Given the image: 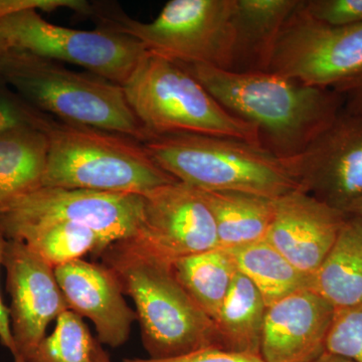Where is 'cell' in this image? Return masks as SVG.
<instances>
[{
	"instance_id": "6da1fadb",
	"label": "cell",
	"mask_w": 362,
	"mask_h": 362,
	"mask_svg": "<svg viewBox=\"0 0 362 362\" xmlns=\"http://www.w3.org/2000/svg\"><path fill=\"white\" fill-rule=\"evenodd\" d=\"M180 64L226 110L256 126L263 146L286 160L300 156L342 110V98L332 89L270 71L240 73Z\"/></svg>"
},
{
	"instance_id": "7a4b0ae2",
	"label": "cell",
	"mask_w": 362,
	"mask_h": 362,
	"mask_svg": "<svg viewBox=\"0 0 362 362\" xmlns=\"http://www.w3.org/2000/svg\"><path fill=\"white\" fill-rule=\"evenodd\" d=\"M145 148L180 182L204 192H240L276 199L299 189L291 161L263 145L220 136H151Z\"/></svg>"
},
{
	"instance_id": "3957f363",
	"label": "cell",
	"mask_w": 362,
	"mask_h": 362,
	"mask_svg": "<svg viewBox=\"0 0 362 362\" xmlns=\"http://www.w3.org/2000/svg\"><path fill=\"white\" fill-rule=\"evenodd\" d=\"M0 82L47 115L63 122L128 136L144 143L148 133L128 104L121 85L58 62L8 49L0 56Z\"/></svg>"
},
{
	"instance_id": "277c9868",
	"label": "cell",
	"mask_w": 362,
	"mask_h": 362,
	"mask_svg": "<svg viewBox=\"0 0 362 362\" xmlns=\"http://www.w3.org/2000/svg\"><path fill=\"white\" fill-rule=\"evenodd\" d=\"M42 187L142 195L177 181L128 136L49 117Z\"/></svg>"
},
{
	"instance_id": "5b68a950",
	"label": "cell",
	"mask_w": 362,
	"mask_h": 362,
	"mask_svg": "<svg viewBox=\"0 0 362 362\" xmlns=\"http://www.w3.org/2000/svg\"><path fill=\"white\" fill-rule=\"evenodd\" d=\"M101 257L116 274L124 294L134 302L149 358H171L218 347L214 321L180 284L171 264L114 245Z\"/></svg>"
},
{
	"instance_id": "8992f818",
	"label": "cell",
	"mask_w": 362,
	"mask_h": 362,
	"mask_svg": "<svg viewBox=\"0 0 362 362\" xmlns=\"http://www.w3.org/2000/svg\"><path fill=\"white\" fill-rule=\"evenodd\" d=\"M122 87L133 113L150 137L211 135L263 145L256 126L226 110L173 59L145 52Z\"/></svg>"
},
{
	"instance_id": "52a82bcc",
	"label": "cell",
	"mask_w": 362,
	"mask_h": 362,
	"mask_svg": "<svg viewBox=\"0 0 362 362\" xmlns=\"http://www.w3.org/2000/svg\"><path fill=\"white\" fill-rule=\"evenodd\" d=\"M237 0H171L150 23L98 8L103 28L137 40L152 54L177 63L230 71L235 49Z\"/></svg>"
},
{
	"instance_id": "ba28073f",
	"label": "cell",
	"mask_w": 362,
	"mask_h": 362,
	"mask_svg": "<svg viewBox=\"0 0 362 362\" xmlns=\"http://www.w3.org/2000/svg\"><path fill=\"white\" fill-rule=\"evenodd\" d=\"M40 13L26 9L0 20V35L9 49L82 66L121 86L147 52L137 40L122 33L103 28L81 30L54 25Z\"/></svg>"
},
{
	"instance_id": "9c48e42d",
	"label": "cell",
	"mask_w": 362,
	"mask_h": 362,
	"mask_svg": "<svg viewBox=\"0 0 362 362\" xmlns=\"http://www.w3.org/2000/svg\"><path fill=\"white\" fill-rule=\"evenodd\" d=\"M268 71L333 89L362 74V23L333 26L312 18L304 0L279 35Z\"/></svg>"
},
{
	"instance_id": "30bf717a",
	"label": "cell",
	"mask_w": 362,
	"mask_h": 362,
	"mask_svg": "<svg viewBox=\"0 0 362 362\" xmlns=\"http://www.w3.org/2000/svg\"><path fill=\"white\" fill-rule=\"evenodd\" d=\"M142 197L141 226L134 235L114 246L169 264L218 247L213 214L201 190L175 181Z\"/></svg>"
},
{
	"instance_id": "8fae6325",
	"label": "cell",
	"mask_w": 362,
	"mask_h": 362,
	"mask_svg": "<svg viewBox=\"0 0 362 362\" xmlns=\"http://www.w3.org/2000/svg\"><path fill=\"white\" fill-rule=\"evenodd\" d=\"M144 218L142 195L42 187L0 214L6 233L18 226L65 221L97 233L109 245L134 235Z\"/></svg>"
},
{
	"instance_id": "7c38bea8",
	"label": "cell",
	"mask_w": 362,
	"mask_h": 362,
	"mask_svg": "<svg viewBox=\"0 0 362 362\" xmlns=\"http://www.w3.org/2000/svg\"><path fill=\"white\" fill-rule=\"evenodd\" d=\"M290 161L300 190L347 216L362 197V115L341 110Z\"/></svg>"
},
{
	"instance_id": "4fadbf2b",
	"label": "cell",
	"mask_w": 362,
	"mask_h": 362,
	"mask_svg": "<svg viewBox=\"0 0 362 362\" xmlns=\"http://www.w3.org/2000/svg\"><path fill=\"white\" fill-rule=\"evenodd\" d=\"M2 266L6 268V289L11 296V333L20 362H28L47 337L49 324L70 308L54 269L25 243L7 240Z\"/></svg>"
},
{
	"instance_id": "5bb4252c",
	"label": "cell",
	"mask_w": 362,
	"mask_h": 362,
	"mask_svg": "<svg viewBox=\"0 0 362 362\" xmlns=\"http://www.w3.org/2000/svg\"><path fill=\"white\" fill-rule=\"evenodd\" d=\"M346 214L300 189L276 199L266 240L295 268L311 276L332 249Z\"/></svg>"
},
{
	"instance_id": "9a60e30c",
	"label": "cell",
	"mask_w": 362,
	"mask_h": 362,
	"mask_svg": "<svg viewBox=\"0 0 362 362\" xmlns=\"http://www.w3.org/2000/svg\"><path fill=\"white\" fill-rule=\"evenodd\" d=\"M54 274L69 308L94 324L100 344L118 349L128 341L137 315L113 270L81 259L58 267Z\"/></svg>"
},
{
	"instance_id": "2e32d148",
	"label": "cell",
	"mask_w": 362,
	"mask_h": 362,
	"mask_svg": "<svg viewBox=\"0 0 362 362\" xmlns=\"http://www.w3.org/2000/svg\"><path fill=\"white\" fill-rule=\"evenodd\" d=\"M335 309L309 288L267 307L261 354L265 362H308L325 351Z\"/></svg>"
},
{
	"instance_id": "e0dca14e",
	"label": "cell",
	"mask_w": 362,
	"mask_h": 362,
	"mask_svg": "<svg viewBox=\"0 0 362 362\" xmlns=\"http://www.w3.org/2000/svg\"><path fill=\"white\" fill-rule=\"evenodd\" d=\"M301 0H237L235 49L232 70L268 71L285 23Z\"/></svg>"
},
{
	"instance_id": "ac0fdd59",
	"label": "cell",
	"mask_w": 362,
	"mask_h": 362,
	"mask_svg": "<svg viewBox=\"0 0 362 362\" xmlns=\"http://www.w3.org/2000/svg\"><path fill=\"white\" fill-rule=\"evenodd\" d=\"M312 291L335 310L362 302V220L347 216L332 249L311 276Z\"/></svg>"
},
{
	"instance_id": "d6986e66",
	"label": "cell",
	"mask_w": 362,
	"mask_h": 362,
	"mask_svg": "<svg viewBox=\"0 0 362 362\" xmlns=\"http://www.w3.org/2000/svg\"><path fill=\"white\" fill-rule=\"evenodd\" d=\"M201 192L213 214L220 249L266 240L275 216L276 199L240 192Z\"/></svg>"
},
{
	"instance_id": "ffe728a7",
	"label": "cell",
	"mask_w": 362,
	"mask_h": 362,
	"mask_svg": "<svg viewBox=\"0 0 362 362\" xmlns=\"http://www.w3.org/2000/svg\"><path fill=\"white\" fill-rule=\"evenodd\" d=\"M47 152L45 130L28 128L0 136V214L42 187Z\"/></svg>"
},
{
	"instance_id": "44dd1931",
	"label": "cell",
	"mask_w": 362,
	"mask_h": 362,
	"mask_svg": "<svg viewBox=\"0 0 362 362\" xmlns=\"http://www.w3.org/2000/svg\"><path fill=\"white\" fill-rule=\"evenodd\" d=\"M267 305L256 286L239 271L214 319L218 349L261 356Z\"/></svg>"
},
{
	"instance_id": "7402d4cb",
	"label": "cell",
	"mask_w": 362,
	"mask_h": 362,
	"mask_svg": "<svg viewBox=\"0 0 362 362\" xmlns=\"http://www.w3.org/2000/svg\"><path fill=\"white\" fill-rule=\"evenodd\" d=\"M4 235L7 240L25 243L54 269L83 259L86 255L101 257L110 247L94 230L65 221L18 226Z\"/></svg>"
},
{
	"instance_id": "603a6c76",
	"label": "cell",
	"mask_w": 362,
	"mask_h": 362,
	"mask_svg": "<svg viewBox=\"0 0 362 362\" xmlns=\"http://www.w3.org/2000/svg\"><path fill=\"white\" fill-rule=\"evenodd\" d=\"M226 251L237 270L256 286L267 307L292 293L310 288V276L295 268L267 240Z\"/></svg>"
},
{
	"instance_id": "cb8c5ba5",
	"label": "cell",
	"mask_w": 362,
	"mask_h": 362,
	"mask_svg": "<svg viewBox=\"0 0 362 362\" xmlns=\"http://www.w3.org/2000/svg\"><path fill=\"white\" fill-rule=\"evenodd\" d=\"M176 278L211 320L218 316L238 270L226 250H211L171 263Z\"/></svg>"
},
{
	"instance_id": "d4e9b609",
	"label": "cell",
	"mask_w": 362,
	"mask_h": 362,
	"mask_svg": "<svg viewBox=\"0 0 362 362\" xmlns=\"http://www.w3.org/2000/svg\"><path fill=\"white\" fill-rule=\"evenodd\" d=\"M97 338L75 312H64L28 362H94Z\"/></svg>"
},
{
	"instance_id": "484cf974",
	"label": "cell",
	"mask_w": 362,
	"mask_h": 362,
	"mask_svg": "<svg viewBox=\"0 0 362 362\" xmlns=\"http://www.w3.org/2000/svg\"><path fill=\"white\" fill-rule=\"evenodd\" d=\"M325 350L362 362V302L335 310Z\"/></svg>"
},
{
	"instance_id": "4316f807",
	"label": "cell",
	"mask_w": 362,
	"mask_h": 362,
	"mask_svg": "<svg viewBox=\"0 0 362 362\" xmlns=\"http://www.w3.org/2000/svg\"><path fill=\"white\" fill-rule=\"evenodd\" d=\"M1 83V82H0ZM0 84V136L21 129L45 130L49 117Z\"/></svg>"
},
{
	"instance_id": "83f0119b",
	"label": "cell",
	"mask_w": 362,
	"mask_h": 362,
	"mask_svg": "<svg viewBox=\"0 0 362 362\" xmlns=\"http://www.w3.org/2000/svg\"><path fill=\"white\" fill-rule=\"evenodd\" d=\"M307 13L325 25L346 26L362 23V0H304Z\"/></svg>"
},
{
	"instance_id": "f1b7e54d",
	"label": "cell",
	"mask_w": 362,
	"mask_h": 362,
	"mask_svg": "<svg viewBox=\"0 0 362 362\" xmlns=\"http://www.w3.org/2000/svg\"><path fill=\"white\" fill-rule=\"evenodd\" d=\"M59 8L73 9L78 13L94 16L96 7L83 0H0V20L26 9L52 11Z\"/></svg>"
},
{
	"instance_id": "f546056e",
	"label": "cell",
	"mask_w": 362,
	"mask_h": 362,
	"mask_svg": "<svg viewBox=\"0 0 362 362\" xmlns=\"http://www.w3.org/2000/svg\"><path fill=\"white\" fill-rule=\"evenodd\" d=\"M122 362H265L261 356L237 354L218 347H206L171 358H126Z\"/></svg>"
},
{
	"instance_id": "4dcf8cb0",
	"label": "cell",
	"mask_w": 362,
	"mask_h": 362,
	"mask_svg": "<svg viewBox=\"0 0 362 362\" xmlns=\"http://www.w3.org/2000/svg\"><path fill=\"white\" fill-rule=\"evenodd\" d=\"M342 98V110L362 115V74L333 88Z\"/></svg>"
},
{
	"instance_id": "1f68e13d",
	"label": "cell",
	"mask_w": 362,
	"mask_h": 362,
	"mask_svg": "<svg viewBox=\"0 0 362 362\" xmlns=\"http://www.w3.org/2000/svg\"><path fill=\"white\" fill-rule=\"evenodd\" d=\"M7 238L0 228V265L4 262V250H6ZM0 343L9 350L13 357V362H20L18 350L11 333V320H9L8 308L4 304L0 296Z\"/></svg>"
},
{
	"instance_id": "d6a6232c",
	"label": "cell",
	"mask_w": 362,
	"mask_h": 362,
	"mask_svg": "<svg viewBox=\"0 0 362 362\" xmlns=\"http://www.w3.org/2000/svg\"><path fill=\"white\" fill-rule=\"evenodd\" d=\"M308 362H356L354 359H350L349 357L339 356V354H332L329 351H324L320 356H317L316 358L312 359Z\"/></svg>"
},
{
	"instance_id": "836d02e7",
	"label": "cell",
	"mask_w": 362,
	"mask_h": 362,
	"mask_svg": "<svg viewBox=\"0 0 362 362\" xmlns=\"http://www.w3.org/2000/svg\"><path fill=\"white\" fill-rule=\"evenodd\" d=\"M94 362H113L109 354L105 351L103 345L98 342L96 351H95Z\"/></svg>"
},
{
	"instance_id": "e575fe53",
	"label": "cell",
	"mask_w": 362,
	"mask_h": 362,
	"mask_svg": "<svg viewBox=\"0 0 362 362\" xmlns=\"http://www.w3.org/2000/svg\"><path fill=\"white\" fill-rule=\"evenodd\" d=\"M347 216H356L362 220V197L358 199L349 209Z\"/></svg>"
},
{
	"instance_id": "d590c367",
	"label": "cell",
	"mask_w": 362,
	"mask_h": 362,
	"mask_svg": "<svg viewBox=\"0 0 362 362\" xmlns=\"http://www.w3.org/2000/svg\"><path fill=\"white\" fill-rule=\"evenodd\" d=\"M8 49L9 47L8 45H7L6 40L0 35V56H1L4 52H6Z\"/></svg>"
}]
</instances>
